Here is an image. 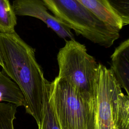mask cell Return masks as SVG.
<instances>
[{"label":"cell","instance_id":"obj_1","mask_svg":"<svg viewBox=\"0 0 129 129\" xmlns=\"http://www.w3.org/2000/svg\"><path fill=\"white\" fill-rule=\"evenodd\" d=\"M35 52V49L16 32L0 33L3 72L18 86L24 97L26 112L34 118L39 126L50 82L44 77Z\"/></svg>","mask_w":129,"mask_h":129},{"label":"cell","instance_id":"obj_2","mask_svg":"<svg viewBox=\"0 0 129 129\" xmlns=\"http://www.w3.org/2000/svg\"><path fill=\"white\" fill-rule=\"evenodd\" d=\"M129 129V96L110 69L99 63L95 86V128Z\"/></svg>","mask_w":129,"mask_h":129},{"label":"cell","instance_id":"obj_3","mask_svg":"<svg viewBox=\"0 0 129 129\" xmlns=\"http://www.w3.org/2000/svg\"><path fill=\"white\" fill-rule=\"evenodd\" d=\"M57 77L65 81L85 100L95 103V86L99 63L86 46L75 39L66 41L57 55Z\"/></svg>","mask_w":129,"mask_h":129},{"label":"cell","instance_id":"obj_4","mask_svg":"<svg viewBox=\"0 0 129 129\" xmlns=\"http://www.w3.org/2000/svg\"><path fill=\"white\" fill-rule=\"evenodd\" d=\"M53 15L77 35L106 48L119 37V31L103 23L77 0H42Z\"/></svg>","mask_w":129,"mask_h":129},{"label":"cell","instance_id":"obj_5","mask_svg":"<svg viewBox=\"0 0 129 129\" xmlns=\"http://www.w3.org/2000/svg\"><path fill=\"white\" fill-rule=\"evenodd\" d=\"M49 101L61 129L95 128V103L57 77L50 82Z\"/></svg>","mask_w":129,"mask_h":129},{"label":"cell","instance_id":"obj_6","mask_svg":"<svg viewBox=\"0 0 129 129\" xmlns=\"http://www.w3.org/2000/svg\"><path fill=\"white\" fill-rule=\"evenodd\" d=\"M12 7L16 15L39 19L61 38L74 39L71 29L54 15L49 13L48 9L42 0H15L13 2Z\"/></svg>","mask_w":129,"mask_h":129},{"label":"cell","instance_id":"obj_7","mask_svg":"<svg viewBox=\"0 0 129 129\" xmlns=\"http://www.w3.org/2000/svg\"><path fill=\"white\" fill-rule=\"evenodd\" d=\"M103 23L118 31L125 26L120 14L113 7L110 0H77Z\"/></svg>","mask_w":129,"mask_h":129},{"label":"cell","instance_id":"obj_8","mask_svg":"<svg viewBox=\"0 0 129 129\" xmlns=\"http://www.w3.org/2000/svg\"><path fill=\"white\" fill-rule=\"evenodd\" d=\"M110 70L115 79L129 96V40L121 43L111 56Z\"/></svg>","mask_w":129,"mask_h":129},{"label":"cell","instance_id":"obj_9","mask_svg":"<svg viewBox=\"0 0 129 129\" xmlns=\"http://www.w3.org/2000/svg\"><path fill=\"white\" fill-rule=\"evenodd\" d=\"M8 102L19 106L24 105L23 94L16 84L0 71V102Z\"/></svg>","mask_w":129,"mask_h":129},{"label":"cell","instance_id":"obj_10","mask_svg":"<svg viewBox=\"0 0 129 129\" xmlns=\"http://www.w3.org/2000/svg\"><path fill=\"white\" fill-rule=\"evenodd\" d=\"M17 17L9 0H0V33L15 32Z\"/></svg>","mask_w":129,"mask_h":129},{"label":"cell","instance_id":"obj_11","mask_svg":"<svg viewBox=\"0 0 129 129\" xmlns=\"http://www.w3.org/2000/svg\"><path fill=\"white\" fill-rule=\"evenodd\" d=\"M38 127V129H61L49 101V89L45 95L42 118Z\"/></svg>","mask_w":129,"mask_h":129},{"label":"cell","instance_id":"obj_12","mask_svg":"<svg viewBox=\"0 0 129 129\" xmlns=\"http://www.w3.org/2000/svg\"><path fill=\"white\" fill-rule=\"evenodd\" d=\"M17 107L12 103L0 102V129H14Z\"/></svg>","mask_w":129,"mask_h":129},{"label":"cell","instance_id":"obj_13","mask_svg":"<svg viewBox=\"0 0 129 129\" xmlns=\"http://www.w3.org/2000/svg\"><path fill=\"white\" fill-rule=\"evenodd\" d=\"M0 66L2 68L3 67V64L2 60V59H1V55H0Z\"/></svg>","mask_w":129,"mask_h":129}]
</instances>
